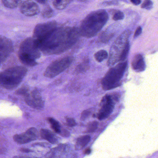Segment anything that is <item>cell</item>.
<instances>
[{
    "instance_id": "32",
    "label": "cell",
    "mask_w": 158,
    "mask_h": 158,
    "mask_svg": "<svg viewBox=\"0 0 158 158\" xmlns=\"http://www.w3.org/2000/svg\"><path fill=\"white\" fill-rule=\"evenodd\" d=\"M91 152H92V150H91V148H86L85 150H84V153H83V154H84V155H88L91 154Z\"/></svg>"
},
{
    "instance_id": "23",
    "label": "cell",
    "mask_w": 158,
    "mask_h": 158,
    "mask_svg": "<svg viewBox=\"0 0 158 158\" xmlns=\"http://www.w3.org/2000/svg\"><path fill=\"white\" fill-rule=\"evenodd\" d=\"M98 126V123L96 121L92 122L87 126V132L92 133L95 131Z\"/></svg>"
},
{
    "instance_id": "35",
    "label": "cell",
    "mask_w": 158,
    "mask_h": 158,
    "mask_svg": "<svg viewBox=\"0 0 158 158\" xmlns=\"http://www.w3.org/2000/svg\"><path fill=\"white\" fill-rule=\"evenodd\" d=\"M13 158H31L28 157L19 156H17L14 157Z\"/></svg>"
},
{
    "instance_id": "27",
    "label": "cell",
    "mask_w": 158,
    "mask_h": 158,
    "mask_svg": "<svg viewBox=\"0 0 158 158\" xmlns=\"http://www.w3.org/2000/svg\"><path fill=\"white\" fill-rule=\"evenodd\" d=\"M17 94L19 95H22L25 96L28 93V90L27 87H21V88L19 89L16 92Z\"/></svg>"
},
{
    "instance_id": "10",
    "label": "cell",
    "mask_w": 158,
    "mask_h": 158,
    "mask_svg": "<svg viewBox=\"0 0 158 158\" xmlns=\"http://www.w3.org/2000/svg\"><path fill=\"white\" fill-rule=\"evenodd\" d=\"M24 97L26 104L31 107L36 109H41L43 107L44 103L41 94L38 90H33Z\"/></svg>"
},
{
    "instance_id": "20",
    "label": "cell",
    "mask_w": 158,
    "mask_h": 158,
    "mask_svg": "<svg viewBox=\"0 0 158 158\" xmlns=\"http://www.w3.org/2000/svg\"><path fill=\"white\" fill-rule=\"evenodd\" d=\"M54 11L49 5H46L41 11V15L45 18H50L53 16Z\"/></svg>"
},
{
    "instance_id": "33",
    "label": "cell",
    "mask_w": 158,
    "mask_h": 158,
    "mask_svg": "<svg viewBox=\"0 0 158 158\" xmlns=\"http://www.w3.org/2000/svg\"><path fill=\"white\" fill-rule=\"evenodd\" d=\"M36 2H38L40 3L41 4H45L49 0H35Z\"/></svg>"
},
{
    "instance_id": "18",
    "label": "cell",
    "mask_w": 158,
    "mask_h": 158,
    "mask_svg": "<svg viewBox=\"0 0 158 158\" xmlns=\"http://www.w3.org/2000/svg\"><path fill=\"white\" fill-rule=\"evenodd\" d=\"M47 120L50 123L51 128L56 133H61V126L59 123L56 120L52 117H48L47 118Z\"/></svg>"
},
{
    "instance_id": "8",
    "label": "cell",
    "mask_w": 158,
    "mask_h": 158,
    "mask_svg": "<svg viewBox=\"0 0 158 158\" xmlns=\"http://www.w3.org/2000/svg\"><path fill=\"white\" fill-rule=\"evenodd\" d=\"M57 28V23L55 21L40 23L36 25L34 28L32 38L35 40L39 46L40 43L48 37Z\"/></svg>"
},
{
    "instance_id": "5",
    "label": "cell",
    "mask_w": 158,
    "mask_h": 158,
    "mask_svg": "<svg viewBox=\"0 0 158 158\" xmlns=\"http://www.w3.org/2000/svg\"><path fill=\"white\" fill-rule=\"evenodd\" d=\"M127 65V62H123L109 70L102 81V87L104 90H110L118 85L124 75Z\"/></svg>"
},
{
    "instance_id": "24",
    "label": "cell",
    "mask_w": 158,
    "mask_h": 158,
    "mask_svg": "<svg viewBox=\"0 0 158 158\" xmlns=\"http://www.w3.org/2000/svg\"><path fill=\"white\" fill-rule=\"evenodd\" d=\"M153 2L151 0H144L142 5V7L147 10H150L153 7Z\"/></svg>"
},
{
    "instance_id": "31",
    "label": "cell",
    "mask_w": 158,
    "mask_h": 158,
    "mask_svg": "<svg viewBox=\"0 0 158 158\" xmlns=\"http://www.w3.org/2000/svg\"><path fill=\"white\" fill-rule=\"evenodd\" d=\"M132 3L135 5H138L141 3V0H130Z\"/></svg>"
},
{
    "instance_id": "19",
    "label": "cell",
    "mask_w": 158,
    "mask_h": 158,
    "mask_svg": "<svg viewBox=\"0 0 158 158\" xmlns=\"http://www.w3.org/2000/svg\"><path fill=\"white\" fill-rule=\"evenodd\" d=\"M2 3L9 8H16L20 4V0H2Z\"/></svg>"
},
{
    "instance_id": "15",
    "label": "cell",
    "mask_w": 158,
    "mask_h": 158,
    "mask_svg": "<svg viewBox=\"0 0 158 158\" xmlns=\"http://www.w3.org/2000/svg\"><path fill=\"white\" fill-rule=\"evenodd\" d=\"M40 134L43 139L48 141L50 143L56 144L58 143L57 138L51 131L46 129H41Z\"/></svg>"
},
{
    "instance_id": "29",
    "label": "cell",
    "mask_w": 158,
    "mask_h": 158,
    "mask_svg": "<svg viewBox=\"0 0 158 158\" xmlns=\"http://www.w3.org/2000/svg\"><path fill=\"white\" fill-rule=\"evenodd\" d=\"M142 32V28L141 27H137L136 29V31H135V33L134 34L135 38H136L138 37V36L140 35Z\"/></svg>"
},
{
    "instance_id": "6",
    "label": "cell",
    "mask_w": 158,
    "mask_h": 158,
    "mask_svg": "<svg viewBox=\"0 0 158 158\" xmlns=\"http://www.w3.org/2000/svg\"><path fill=\"white\" fill-rule=\"evenodd\" d=\"M130 31H125L115 41L110 50L109 57L108 61L109 66H112L119 61H120L122 52L124 51L127 43L129 42Z\"/></svg>"
},
{
    "instance_id": "13",
    "label": "cell",
    "mask_w": 158,
    "mask_h": 158,
    "mask_svg": "<svg viewBox=\"0 0 158 158\" xmlns=\"http://www.w3.org/2000/svg\"><path fill=\"white\" fill-rule=\"evenodd\" d=\"M13 51V43L8 38L1 36L0 42V53L1 63L5 61Z\"/></svg>"
},
{
    "instance_id": "14",
    "label": "cell",
    "mask_w": 158,
    "mask_h": 158,
    "mask_svg": "<svg viewBox=\"0 0 158 158\" xmlns=\"http://www.w3.org/2000/svg\"><path fill=\"white\" fill-rule=\"evenodd\" d=\"M132 66L135 70L142 71L144 70L145 64L143 58L141 55H136L133 59Z\"/></svg>"
},
{
    "instance_id": "1",
    "label": "cell",
    "mask_w": 158,
    "mask_h": 158,
    "mask_svg": "<svg viewBox=\"0 0 158 158\" xmlns=\"http://www.w3.org/2000/svg\"><path fill=\"white\" fill-rule=\"evenodd\" d=\"M80 35L79 29L75 27H58L39 43V48L46 55L60 54L71 48Z\"/></svg>"
},
{
    "instance_id": "34",
    "label": "cell",
    "mask_w": 158,
    "mask_h": 158,
    "mask_svg": "<svg viewBox=\"0 0 158 158\" xmlns=\"http://www.w3.org/2000/svg\"><path fill=\"white\" fill-rule=\"evenodd\" d=\"M61 133L62 134V135L63 136H67L69 135V133L66 131H64L63 132Z\"/></svg>"
},
{
    "instance_id": "3",
    "label": "cell",
    "mask_w": 158,
    "mask_h": 158,
    "mask_svg": "<svg viewBox=\"0 0 158 158\" xmlns=\"http://www.w3.org/2000/svg\"><path fill=\"white\" fill-rule=\"evenodd\" d=\"M19 58L21 63L29 67L37 64L41 55V51L35 40L28 38L24 40L19 46Z\"/></svg>"
},
{
    "instance_id": "12",
    "label": "cell",
    "mask_w": 158,
    "mask_h": 158,
    "mask_svg": "<svg viewBox=\"0 0 158 158\" xmlns=\"http://www.w3.org/2000/svg\"><path fill=\"white\" fill-rule=\"evenodd\" d=\"M20 12L24 15L32 17L40 13V8L36 3L31 0H26L20 3L19 5Z\"/></svg>"
},
{
    "instance_id": "26",
    "label": "cell",
    "mask_w": 158,
    "mask_h": 158,
    "mask_svg": "<svg viewBox=\"0 0 158 158\" xmlns=\"http://www.w3.org/2000/svg\"><path fill=\"white\" fill-rule=\"evenodd\" d=\"M124 14L122 12H118L114 15L113 19L115 21H117V20H121V19H123L124 18Z\"/></svg>"
},
{
    "instance_id": "11",
    "label": "cell",
    "mask_w": 158,
    "mask_h": 158,
    "mask_svg": "<svg viewBox=\"0 0 158 158\" xmlns=\"http://www.w3.org/2000/svg\"><path fill=\"white\" fill-rule=\"evenodd\" d=\"M38 136V131L36 128H29L25 132L17 134L13 137L14 141L19 144L28 143L37 139Z\"/></svg>"
},
{
    "instance_id": "2",
    "label": "cell",
    "mask_w": 158,
    "mask_h": 158,
    "mask_svg": "<svg viewBox=\"0 0 158 158\" xmlns=\"http://www.w3.org/2000/svg\"><path fill=\"white\" fill-rule=\"evenodd\" d=\"M108 19V15L105 10L92 12L81 23L79 28L80 35L86 38L94 37L106 24Z\"/></svg>"
},
{
    "instance_id": "30",
    "label": "cell",
    "mask_w": 158,
    "mask_h": 158,
    "mask_svg": "<svg viewBox=\"0 0 158 158\" xmlns=\"http://www.w3.org/2000/svg\"><path fill=\"white\" fill-rule=\"evenodd\" d=\"M20 151H21V152H23V153H29V152H31V150L30 149L26 148H20Z\"/></svg>"
},
{
    "instance_id": "28",
    "label": "cell",
    "mask_w": 158,
    "mask_h": 158,
    "mask_svg": "<svg viewBox=\"0 0 158 158\" xmlns=\"http://www.w3.org/2000/svg\"><path fill=\"white\" fill-rule=\"evenodd\" d=\"M66 121L67 124L70 127H74L77 124L75 119L71 118H66Z\"/></svg>"
},
{
    "instance_id": "17",
    "label": "cell",
    "mask_w": 158,
    "mask_h": 158,
    "mask_svg": "<svg viewBox=\"0 0 158 158\" xmlns=\"http://www.w3.org/2000/svg\"><path fill=\"white\" fill-rule=\"evenodd\" d=\"M71 0H52L54 7L58 10H62L65 9Z\"/></svg>"
},
{
    "instance_id": "22",
    "label": "cell",
    "mask_w": 158,
    "mask_h": 158,
    "mask_svg": "<svg viewBox=\"0 0 158 158\" xmlns=\"http://www.w3.org/2000/svg\"><path fill=\"white\" fill-rule=\"evenodd\" d=\"M89 62L88 60H84L82 63H81L78 66L76 69V72L77 73H82L87 70L89 68Z\"/></svg>"
},
{
    "instance_id": "21",
    "label": "cell",
    "mask_w": 158,
    "mask_h": 158,
    "mask_svg": "<svg viewBox=\"0 0 158 158\" xmlns=\"http://www.w3.org/2000/svg\"><path fill=\"white\" fill-rule=\"evenodd\" d=\"M108 56L107 52L105 50H101L96 53L94 55V57L96 60L98 62H103L104 60H105Z\"/></svg>"
},
{
    "instance_id": "25",
    "label": "cell",
    "mask_w": 158,
    "mask_h": 158,
    "mask_svg": "<svg viewBox=\"0 0 158 158\" xmlns=\"http://www.w3.org/2000/svg\"><path fill=\"white\" fill-rule=\"evenodd\" d=\"M91 110L90 109L85 110L83 111L81 116V120L84 121L86 120L91 115Z\"/></svg>"
},
{
    "instance_id": "36",
    "label": "cell",
    "mask_w": 158,
    "mask_h": 158,
    "mask_svg": "<svg viewBox=\"0 0 158 158\" xmlns=\"http://www.w3.org/2000/svg\"><path fill=\"white\" fill-rule=\"evenodd\" d=\"M77 1H79V2H85V1H87V0H77Z\"/></svg>"
},
{
    "instance_id": "4",
    "label": "cell",
    "mask_w": 158,
    "mask_h": 158,
    "mask_svg": "<svg viewBox=\"0 0 158 158\" xmlns=\"http://www.w3.org/2000/svg\"><path fill=\"white\" fill-rule=\"evenodd\" d=\"M28 72V69L21 66L13 67L2 71L0 75V83L2 87L13 90L21 83Z\"/></svg>"
},
{
    "instance_id": "16",
    "label": "cell",
    "mask_w": 158,
    "mask_h": 158,
    "mask_svg": "<svg viewBox=\"0 0 158 158\" xmlns=\"http://www.w3.org/2000/svg\"><path fill=\"white\" fill-rule=\"evenodd\" d=\"M91 137L90 135H85L79 137L76 141L75 148L76 150H80L87 145L91 141Z\"/></svg>"
},
{
    "instance_id": "7",
    "label": "cell",
    "mask_w": 158,
    "mask_h": 158,
    "mask_svg": "<svg viewBox=\"0 0 158 158\" xmlns=\"http://www.w3.org/2000/svg\"><path fill=\"white\" fill-rule=\"evenodd\" d=\"M73 60V57L66 56L54 61L45 69L44 76L49 78L57 77L69 67Z\"/></svg>"
},
{
    "instance_id": "9",
    "label": "cell",
    "mask_w": 158,
    "mask_h": 158,
    "mask_svg": "<svg viewBox=\"0 0 158 158\" xmlns=\"http://www.w3.org/2000/svg\"><path fill=\"white\" fill-rule=\"evenodd\" d=\"M101 108L97 114L100 120L105 119L111 114L114 109L115 103L113 97L109 95L105 96L101 100Z\"/></svg>"
}]
</instances>
